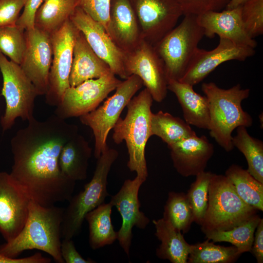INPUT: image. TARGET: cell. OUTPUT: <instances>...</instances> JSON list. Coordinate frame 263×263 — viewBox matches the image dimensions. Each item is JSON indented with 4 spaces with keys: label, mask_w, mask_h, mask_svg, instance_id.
Wrapping results in <instances>:
<instances>
[{
    "label": "cell",
    "mask_w": 263,
    "mask_h": 263,
    "mask_svg": "<svg viewBox=\"0 0 263 263\" xmlns=\"http://www.w3.org/2000/svg\"><path fill=\"white\" fill-rule=\"evenodd\" d=\"M27 122L11 140V178L31 200L41 206L68 201L75 182L62 174L58 159L65 144L78 133L77 126L55 114Z\"/></svg>",
    "instance_id": "6da1fadb"
},
{
    "label": "cell",
    "mask_w": 263,
    "mask_h": 263,
    "mask_svg": "<svg viewBox=\"0 0 263 263\" xmlns=\"http://www.w3.org/2000/svg\"><path fill=\"white\" fill-rule=\"evenodd\" d=\"M64 208L44 207L32 200L26 222L19 234L0 245V253L16 258L23 251L36 249L64 263L60 253L61 225Z\"/></svg>",
    "instance_id": "7a4b0ae2"
},
{
    "label": "cell",
    "mask_w": 263,
    "mask_h": 263,
    "mask_svg": "<svg viewBox=\"0 0 263 263\" xmlns=\"http://www.w3.org/2000/svg\"><path fill=\"white\" fill-rule=\"evenodd\" d=\"M201 88L208 102L209 134L226 151H230L234 148L233 131L253 124L252 117L242 106V101L249 96L250 89H243L239 84L225 89L212 82L203 83Z\"/></svg>",
    "instance_id": "3957f363"
},
{
    "label": "cell",
    "mask_w": 263,
    "mask_h": 263,
    "mask_svg": "<svg viewBox=\"0 0 263 263\" xmlns=\"http://www.w3.org/2000/svg\"><path fill=\"white\" fill-rule=\"evenodd\" d=\"M153 98L145 88L133 96L126 107L124 119L120 117L113 127V139L116 144L126 142L129 154L127 166L136 172L137 176L145 180L148 176L145 158V148L151 136V107Z\"/></svg>",
    "instance_id": "277c9868"
},
{
    "label": "cell",
    "mask_w": 263,
    "mask_h": 263,
    "mask_svg": "<svg viewBox=\"0 0 263 263\" xmlns=\"http://www.w3.org/2000/svg\"><path fill=\"white\" fill-rule=\"evenodd\" d=\"M257 210L239 196L225 175L213 173L201 230L206 234L230 229L257 214Z\"/></svg>",
    "instance_id": "5b68a950"
},
{
    "label": "cell",
    "mask_w": 263,
    "mask_h": 263,
    "mask_svg": "<svg viewBox=\"0 0 263 263\" xmlns=\"http://www.w3.org/2000/svg\"><path fill=\"white\" fill-rule=\"evenodd\" d=\"M118 156V151L109 147L97 159L95 169L91 180L82 190L68 201L64 208L61 225V237L72 239L78 234L86 215L103 203L109 196L107 178L111 168Z\"/></svg>",
    "instance_id": "8992f818"
},
{
    "label": "cell",
    "mask_w": 263,
    "mask_h": 263,
    "mask_svg": "<svg viewBox=\"0 0 263 263\" xmlns=\"http://www.w3.org/2000/svg\"><path fill=\"white\" fill-rule=\"evenodd\" d=\"M184 16L179 24L153 46L164 63L168 81H179L182 78L204 36L198 16Z\"/></svg>",
    "instance_id": "52a82bcc"
},
{
    "label": "cell",
    "mask_w": 263,
    "mask_h": 263,
    "mask_svg": "<svg viewBox=\"0 0 263 263\" xmlns=\"http://www.w3.org/2000/svg\"><path fill=\"white\" fill-rule=\"evenodd\" d=\"M0 70L3 78L1 94L5 101V109L0 118L3 132L10 129L17 118L29 121L34 117L37 90L19 65L9 60L0 51Z\"/></svg>",
    "instance_id": "ba28073f"
},
{
    "label": "cell",
    "mask_w": 263,
    "mask_h": 263,
    "mask_svg": "<svg viewBox=\"0 0 263 263\" xmlns=\"http://www.w3.org/2000/svg\"><path fill=\"white\" fill-rule=\"evenodd\" d=\"M143 86L141 78L132 75L120 82L114 94L102 105L79 117L81 123L92 130L95 141L94 154L96 159L109 147L107 144L108 136L122 111Z\"/></svg>",
    "instance_id": "9c48e42d"
},
{
    "label": "cell",
    "mask_w": 263,
    "mask_h": 263,
    "mask_svg": "<svg viewBox=\"0 0 263 263\" xmlns=\"http://www.w3.org/2000/svg\"><path fill=\"white\" fill-rule=\"evenodd\" d=\"M79 30L69 19L58 30L50 35L53 59L49 75L45 103L56 107L61 101L65 91L70 87L73 50Z\"/></svg>",
    "instance_id": "30bf717a"
},
{
    "label": "cell",
    "mask_w": 263,
    "mask_h": 263,
    "mask_svg": "<svg viewBox=\"0 0 263 263\" xmlns=\"http://www.w3.org/2000/svg\"><path fill=\"white\" fill-rule=\"evenodd\" d=\"M121 81L111 73L70 87L56 107L54 114L65 120L86 114L97 108Z\"/></svg>",
    "instance_id": "8fae6325"
},
{
    "label": "cell",
    "mask_w": 263,
    "mask_h": 263,
    "mask_svg": "<svg viewBox=\"0 0 263 263\" xmlns=\"http://www.w3.org/2000/svg\"><path fill=\"white\" fill-rule=\"evenodd\" d=\"M142 38L154 46L175 26L183 15L176 0H129Z\"/></svg>",
    "instance_id": "7c38bea8"
},
{
    "label": "cell",
    "mask_w": 263,
    "mask_h": 263,
    "mask_svg": "<svg viewBox=\"0 0 263 263\" xmlns=\"http://www.w3.org/2000/svg\"><path fill=\"white\" fill-rule=\"evenodd\" d=\"M125 54L127 76L139 77L153 100L163 101L167 95L168 79L164 63L153 46L143 39L133 50Z\"/></svg>",
    "instance_id": "4fadbf2b"
},
{
    "label": "cell",
    "mask_w": 263,
    "mask_h": 263,
    "mask_svg": "<svg viewBox=\"0 0 263 263\" xmlns=\"http://www.w3.org/2000/svg\"><path fill=\"white\" fill-rule=\"evenodd\" d=\"M70 20L84 35L94 53L109 66L115 75L126 79V54L113 42L101 24L77 6Z\"/></svg>",
    "instance_id": "5bb4252c"
},
{
    "label": "cell",
    "mask_w": 263,
    "mask_h": 263,
    "mask_svg": "<svg viewBox=\"0 0 263 263\" xmlns=\"http://www.w3.org/2000/svg\"><path fill=\"white\" fill-rule=\"evenodd\" d=\"M26 49L20 64L38 95H45L53 59L50 35L34 27L25 30Z\"/></svg>",
    "instance_id": "9a60e30c"
},
{
    "label": "cell",
    "mask_w": 263,
    "mask_h": 263,
    "mask_svg": "<svg viewBox=\"0 0 263 263\" xmlns=\"http://www.w3.org/2000/svg\"><path fill=\"white\" fill-rule=\"evenodd\" d=\"M255 53L254 48L220 38L218 45L212 50L196 49L185 74L179 81L194 86L224 62L234 60L245 61Z\"/></svg>",
    "instance_id": "2e32d148"
},
{
    "label": "cell",
    "mask_w": 263,
    "mask_h": 263,
    "mask_svg": "<svg viewBox=\"0 0 263 263\" xmlns=\"http://www.w3.org/2000/svg\"><path fill=\"white\" fill-rule=\"evenodd\" d=\"M146 180L136 176L126 180L119 191L111 197L110 203L120 213L122 223L118 233L120 245L129 257L134 226L144 229L150 223L149 219L140 211L138 193L141 186Z\"/></svg>",
    "instance_id": "e0dca14e"
},
{
    "label": "cell",
    "mask_w": 263,
    "mask_h": 263,
    "mask_svg": "<svg viewBox=\"0 0 263 263\" xmlns=\"http://www.w3.org/2000/svg\"><path fill=\"white\" fill-rule=\"evenodd\" d=\"M30 201L9 173L0 171V233L6 242L16 237L23 228Z\"/></svg>",
    "instance_id": "ac0fdd59"
},
{
    "label": "cell",
    "mask_w": 263,
    "mask_h": 263,
    "mask_svg": "<svg viewBox=\"0 0 263 263\" xmlns=\"http://www.w3.org/2000/svg\"><path fill=\"white\" fill-rule=\"evenodd\" d=\"M176 171L184 177L196 176L205 171L214 149L207 137L197 135L168 146Z\"/></svg>",
    "instance_id": "d6986e66"
},
{
    "label": "cell",
    "mask_w": 263,
    "mask_h": 263,
    "mask_svg": "<svg viewBox=\"0 0 263 263\" xmlns=\"http://www.w3.org/2000/svg\"><path fill=\"white\" fill-rule=\"evenodd\" d=\"M242 5L223 11H209L198 16L204 36L212 38L216 35L241 45L255 48L256 41L246 33L241 18Z\"/></svg>",
    "instance_id": "ffe728a7"
},
{
    "label": "cell",
    "mask_w": 263,
    "mask_h": 263,
    "mask_svg": "<svg viewBox=\"0 0 263 263\" xmlns=\"http://www.w3.org/2000/svg\"><path fill=\"white\" fill-rule=\"evenodd\" d=\"M107 33L125 53L133 50L143 39L129 0H111Z\"/></svg>",
    "instance_id": "44dd1931"
},
{
    "label": "cell",
    "mask_w": 263,
    "mask_h": 263,
    "mask_svg": "<svg viewBox=\"0 0 263 263\" xmlns=\"http://www.w3.org/2000/svg\"><path fill=\"white\" fill-rule=\"evenodd\" d=\"M109 66L93 50L83 34L78 31L73 50V58L69 77L70 87L89 79L111 74Z\"/></svg>",
    "instance_id": "7402d4cb"
},
{
    "label": "cell",
    "mask_w": 263,
    "mask_h": 263,
    "mask_svg": "<svg viewBox=\"0 0 263 263\" xmlns=\"http://www.w3.org/2000/svg\"><path fill=\"white\" fill-rule=\"evenodd\" d=\"M193 86L178 80L168 81V90L176 96L184 120L189 125L209 130L210 116L207 97L197 93Z\"/></svg>",
    "instance_id": "603a6c76"
},
{
    "label": "cell",
    "mask_w": 263,
    "mask_h": 263,
    "mask_svg": "<svg viewBox=\"0 0 263 263\" xmlns=\"http://www.w3.org/2000/svg\"><path fill=\"white\" fill-rule=\"evenodd\" d=\"M92 153V149L88 141L78 133L61 149L58 165L62 174L75 182L86 179Z\"/></svg>",
    "instance_id": "cb8c5ba5"
},
{
    "label": "cell",
    "mask_w": 263,
    "mask_h": 263,
    "mask_svg": "<svg viewBox=\"0 0 263 263\" xmlns=\"http://www.w3.org/2000/svg\"><path fill=\"white\" fill-rule=\"evenodd\" d=\"M155 236L161 241L156 249L157 256L172 263H187L190 244L185 240L181 232L164 218L152 221Z\"/></svg>",
    "instance_id": "d4e9b609"
},
{
    "label": "cell",
    "mask_w": 263,
    "mask_h": 263,
    "mask_svg": "<svg viewBox=\"0 0 263 263\" xmlns=\"http://www.w3.org/2000/svg\"><path fill=\"white\" fill-rule=\"evenodd\" d=\"M78 6V0H43L37 11L35 27L51 35L68 20Z\"/></svg>",
    "instance_id": "484cf974"
},
{
    "label": "cell",
    "mask_w": 263,
    "mask_h": 263,
    "mask_svg": "<svg viewBox=\"0 0 263 263\" xmlns=\"http://www.w3.org/2000/svg\"><path fill=\"white\" fill-rule=\"evenodd\" d=\"M113 207L110 202L103 203L85 217L89 225V244L94 250L112 244L117 239V231L114 230L111 222Z\"/></svg>",
    "instance_id": "4316f807"
},
{
    "label": "cell",
    "mask_w": 263,
    "mask_h": 263,
    "mask_svg": "<svg viewBox=\"0 0 263 263\" xmlns=\"http://www.w3.org/2000/svg\"><path fill=\"white\" fill-rule=\"evenodd\" d=\"M150 134L160 138L168 146L197 135L184 120L162 111L151 114Z\"/></svg>",
    "instance_id": "83f0119b"
},
{
    "label": "cell",
    "mask_w": 263,
    "mask_h": 263,
    "mask_svg": "<svg viewBox=\"0 0 263 263\" xmlns=\"http://www.w3.org/2000/svg\"><path fill=\"white\" fill-rule=\"evenodd\" d=\"M225 175L233 184L239 196L257 210H263V184L256 180L247 169L232 164Z\"/></svg>",
    "instance_id": "f1b7e54d"
},
{
    "label": "cell",
    "mask_w": 263,
    "mask_h": 263,
    "mask_svg": "<svg viewBox=\"0 0 263 263\" xmlns=\"http://www.w3.org/2000/svg\"><path fill=\"white\" fill-rule=\"evenodd\" d=\"M232 137L233 146L244 156L248 165V171L258 181L263 184V142L251 136L244 126L236 129Z\"/></svg>",
    "instance_id": "f546056e"
},
{
    "label": "cell",
    "mask_w": 263,
    "mask_h": 263,
    "mask_svg": "<svg viewBox=\"0 0 263 263\" xmlns=\"http://www.w3.org/2000/svg\"><path fill=\"white\" fill-rule=\"evenodd\" d=\"M261 219L256 214L230 229L211 231L205 235L207 239L213 242H225L231 243L241 254L251 251L254 233Z\"/></svg>",
    "instance_id": "4dcf8cb0"
},
{
    "label": "cell",
    "mask_w": 263,
    "mask_h": 263,
    "mask_svg": "<svg viewBox=\"0 0 263 263\" xmlns=\"http://www.w3.org/2000/svg\"><path fill=\"white\" fill-rule=\"evenodd\" d=\"M214 242L206 241L190 245L188 263H230L240 256L234 246L225 247L216 245Z\"/></svg>",
    "instance_id": "1f68e13d"
},
{
    "label": "cell",
    "mask_w": 263,
    "mask_h": 263,
    "mask_svg": "<svg viewBox=\"0 0 263 263\" xmlns=\"http://www.w3.org/2000/svg\"><path fill=\"white\" fill-rule=\"evenodd\" d=\"M163 218L178 230L187 232L193 222L192 210L186 194L169 192L164 207Z\"/></svg>",
    "instance_id": "d6a6232c"
},
{
    "label": "cell",
    "mask_w": 263,
    "mask_h": 263,
    "mask_svg": "<svg viewBox=\"0 0 263 263\" xmlns=\"http://www.w3.org/2000/svg\"><path fill=\"white\" fill-rule=\"evenodd\" d=\"M212 174L211 172L206 171L197 174L186 194L192 210L193 222L200 225L207 208L208 189Z\"/></svg>",
    "instance_id": "836d02e7"
},
{
    "label": "cell",
    "mask_w": 263,
    "mask_h": 263,
    "mask_svg": "<svg viewBox=\"0 0 263 263\" xmlns=\"http://www.w3.org/2000/svg\"><path fill=\"white\" fill-rule=\"evenodd\" d=\"M25 31L16 25L0 27V51L19 65L26 49Z\"/></svg>",
    "instance_id": "e575fe53"
},
{
    "label": "cell",
    "mask_w": 263,
    "mask_h": 263,
    "mask_svg": "<svg viewBox=\"0 0 263 263\" xmlns=\"http://www.w3.org/2000/svg\"><path fill=\"white\" fill-rule=\"evenodd\" d=\"M241 18L244 29L254 39L263 34V0H250L242 5Z\"/></svg>",
    "instance_id": "d590c367"
},
{
    "label": "cell",
    "mask_w": 263,
    "mask_h": 263,
    "mask_svg": "<svg viewBox=\"0 0 263 263\" xmlns=\"http://www.w3.org/2000/svg\"><path fill=\"white\" fill-rule=\"evenodd\" d=\"M183 15H200L209 11H220L226 7L229 0H176Z\"/></svg>",
    "instance_id": "8d00e7d4"
},
{
    "label": "cell",
    "mask_w": 263,
    "mask_h": 263,
    "mask_svg": "<svg viewBox=\"0 0 263 263\" xmlns=\"http://www.w3.org/2000/svg\"><path fill=\"white\" fill-rule=\"evenodd\" d=\"M111 0H78V6L99 22L106 32L109 19Z\"/></svg>",
    "instance_id": "74e56055"
},
{
    "label": "cell",
    "mask_w": 263,
    "mask_h": 263,
    "mask_svg": "<svg viewBox=\"0 0 263 263\" xmlns=\"http://www.w3.org/2000/svg\"><path fill=\"white\" fill-rule=\"evenodd\" d=\"M25 0H0V27L16 25Z\"/></svg>",
    "instance_id": "f35d334b"
},
{
    "label": "cell",
    "mask_w": 263,
    "mask_h": 263,
    "mask_svg": "<svg viewBox=\"0 0 263 263\" xmlns=\"http://www.w3.org/2000/svg\"><path fill=\"white\" fill-rule=\"evenodd\" d=\"M43 0H25L23 12L19 16L16 25L25 31L34 28L35 16Z\"/></svg>",
    "instance_id": "ab89813d"
},
{
    "label": "cell",
    "mask_w": 263,
    "mask_h": 263,
    "mask_svg": "<svg viewBox=\"0 0 263 263\" xmlns=\"http://www.w3.org/2000/svg\"><path fill=\"white\" fill-rule=\"evenodd\" d=\"M60 253L66 263H94V261L84 259L75 248L72 239L63 238L60 245Z\"/></svg>",
    "instance_id": "60d3db41"
},
{
    "label": "cell",
    "mask_w": 263,
    "mask_h": 263,
    "mask_svg": "<svg viewBox=\"0 0 263 263\" xmlns=\"http://www.w3.org/2000/svg\"><path fill=\"white\" fill-rule=\"evenodd\" d=\"M251 251L258 263H263V219H261L255 230Z\"/></svg>",
    "instance_id": "b9f144b4"
},
{
    "label": "cell",
    "mask_w": 263,
    "mask_h": 263,
    "mask_svg": "<svg viewBox=\"0 0 263 263\" xmlns=\"http://www.w3.org/2000/svg\"><path fill=\"white\" fill-rule=\"evenodd\" d=\"M51 260L39 252L30 256L22 258H11L0 253V263H49Z\"/></svg>",
    "instance_id": "7bdbcfd3"
},
{
    "label": "cell",
    "mask_w": 263,
    "mask_h": 263,
    "mask_svg": "<svg viewBox=\"0 0 263 263\" xmlns=\"http://www.w3.org/2000/svg\"><path fill=\"white\" fill-rule=\"evenodd\" d=\"M250 0H229L226 9H233L242 5L245 2Z\"/></svg>",
    "instance_id": "ee69618b"
}]
</instances>
